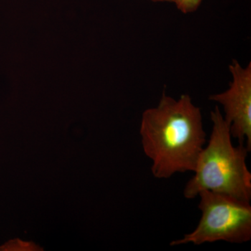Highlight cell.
<instances>
[{"label": "cell", "mask_w": 251, "mask_h": 251, "mask_svg": "<svg viewBox=\"0 0 251 251\" xmlns=\"http://www.w3.org/2000/svg\"><path fill=\"white\" fill-rule=\"evenodd\" d=\"M140 134L157 179L194 172L206 142L201 108L187 94L178 99L163 92L156 106L142 115Z\"/></svg>", "instance_id": "cell-1"}, {"label": "cell", "mask_w": 251, "mask_h": 251, "mask_svg": "<svg viewBox=\"0 0 251 251\" xmlns=\"http://www.w3.org/2000/svg\"><path fill=\"white\" fill-rule=\"evenodd\" d=\"M212 130L209 143L198 158L194 176L184 190L186 199L203 191L225 195L244 202L251 200V173L247 165L249 150L239 144L234 146L230 124L216 105L210 113Z\"/></svg>", "instance_id": "cell-2"}, {"label": "cell", "mask_w": 251, "mask_h": 251, "mask_svg": "<svg viewBox=\"0 0 251 251\" xmlns=\"http://www.w3.org/2000/svg\"><path fill=\"white\" fill-rule=\"evenodd\" d=\"M202 216L197 227L182 239L173 241L171 247L193 244L226 242L244 244L251 239L250 202L209 191L198 194Z\"/></svg>", "instance_id": "cell-3"}, {"label": "cell", "mask_w": 251, "mask_h": 251, "mask_svg": "<svg viewBox=\"0 0 251 251\" xmlns=\"http://www.w3.org/2000/svg\"><path fill=\"white\" fill-rule=\"evenodd\" d=\"M232 80L227 90L209 96V99L221 104L224 118L230 124L232 138L251 150V63L243 67L234 59L229 65Z\"/></svg>", "instance_id": "cell-4"}, {"label": "cell", "mask_w": 251, "mask_h": 251, "mask_svg": "<svg viewBox=\"0 0 251 251\" xmlns=\"http://www.w3.org/2000/svg\"><path fill=\"white\" fill-rule=\"evenodd\" d=\"M203 0H174L176 7L184 14H191L197 11Z\"/></svg>", "instance_id": "cell-5"}, {"label": "cell", "mask_w": 251, "mask_h": 251, "mask_svg": "<svg viewBox=\"0 0 251 251\" xmlns=\"http://www.w3.org/2000/svg\"><path fill=\"white\" fill-rule=\"evenodd\" d=\"M34 248H35L34 246H31V244H28V243H23L20 240L17 241V242H13L12 246L9 247V249H17V250H20V249H23V250H26L25 249L31 250L30 249H34Z\"/></svg>", "instance_id": "cell-6"}, {"label": "cell", "mask_w": 251, "mask_h": 251, "mask_svg": "<svg viewBox=\"0 0 251 251\" xmlns=\"http://www.w3.org/2000/svg\"><path fill=\"white\" fill-rule=\"evenodd\" d=\"M151 1H155V2H171L173 3L174 0H151Z\"/></svg>", "instance_id": "cell-7"}]
</instances>
